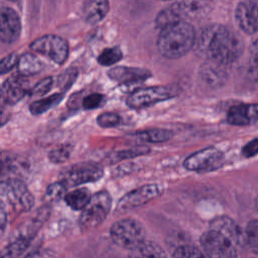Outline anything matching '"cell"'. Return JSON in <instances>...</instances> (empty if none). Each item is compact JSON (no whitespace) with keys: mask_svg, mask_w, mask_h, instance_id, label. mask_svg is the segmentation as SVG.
Listing matches in <instances>:
<instances>
[{"mask_svg":"<svg viewBox=\"0 0 258 258\" xmlns=\"http://www.w3.org/2000/svg\"><path fill=\"white\" fill-rule=\"evenodd\" d=\"M194 47L206 60L228 66L243 51L241 39L221 24H210L196 33Z\"/></svg>","mask_w":258,"mask_h":258,"instance_id":"cell-1","label":"cell"},{"mask_svg":"<svg viewBox=\"0 0 258 258\" xmlns=\"http://www.w3.org/2000/svg\"><path fill=\"white\" fill-rule=\"evenodd\" d=\"M195 38L194 26L183 20L161 29L156 46L162 56L175 59L183 56L194 47Z\"/></svg>","mask_w":258,"mask_h":258,"instance_id":"cell-2","label":"cell"},{"mask_svg":"<svg viewBox=\"0 0 258 258\" xmlns=\"http://www.w3.org/2000/svg\"><path fill=\"white\" fill-rule=\"evenodd\" d=\"M0 204L14 215L28 212L34 205V197L21 178L12 177L0 183Z\"/></svg>","mask_w":258,"mask_h":258,"instance_id":"cell-3","label":"cell"},{"mask_svg":"<svg viewBox=\"0 0 258 258\" xmlns=\"http://www.w3.org/2000/svg\"><path fill=\"white\" fill-rule=\"evenodd\" d=\"M112 205V198L106 190H101L91 197L87 206L82 210L79 226L82 231L97 228L108 216Z\"/></svg>","mask_w":258,"mask_h":258,"instance_id":"cell-4","label":"cell"},{"mask_svg":"<svg viewBox=\"0 0 258 258\" xmlns=\"http://www.w3.org/2000/svg\"><path fill=\"white\" fill-rule=\"evenodd\" d=\"M110 236L115 244L131 250L145 240V230L137 220L122 219L112 225Z\"/></svg>","mask_w":258,"mask_h":258,"instance_id":"cell-5","label":"cell"},{"mask_svg":"<svg viewBox=\"0 0 258 258\" xmlns=\"http://www.w3.org/2000/svg\"><path fill=\"white\" fill-rule=\"evenodd\" d=\"M103 167L93 161H84L66 167L59 174L61 181L67 189L87 182L99 180L103 176Z\"/></svg>","mask_w":258,"mask_h":258,"instance_id":"cell-6","label":"cell"},{"mask_svg":"<svg viewBox=\"0 0 258 258\" xmlns=\"http://www.w3.org/2000/svg\"><path fill=\"white\" fill-rule=\"evenodd\" d=\"M179 90L176 86H153L134 91L127 99V105L134 109L152 106L156 103L169 100L177 96Z\"/></svg>","mask_w":258,"mask_h":258,"instance_id":"cell-7","label":"cell"},{"mask_svg":"<svg viewBox=\"0 0 258 258\" xmlns=\"http://www.w3.org/2000/svg\"><path fill=\"white\" fill-rule=\"evenodd\" d=\"M30 48L57 64H62L69 56L68 41L55 34H45L36 38L30 43Z\"/></svg>","mask_w":258,"mask_h":258,"instance_id":"cell-8","label":"cell"},{"mask_svg":"<svg viewBox=\"0 0 258 258\" xmlns=\"http://www.w3.org/2000/svg\"><path fill=\"white\" fill-rule=\"evenodd\" d=\"M201 245L208 258H237L235 245L216 231L205 232L201 237Z\"/></svg>","mask_w":258,"mask_h":258,"instance_id":"cell-9","label":"cell"},{"mask_svg":"<svg viewBox=\"0 0 258 258\" xmlns=\"http://www.w3.org/2000/svg\"><path fill=\"white\" fill-rule=\"evenodd\" d=\"M224 162V154L216 147L201 149L189 156L183 162V166L189 171H212L220 168Z\"/></svg>","mask_w":258,"mask_h":258,"instance_id":"cell-10","label":"cell"},{"mask_svg":"<svg viewBox=\"0 0 258 258\" xmlns=\"http://www.w3.org/2000/svg\"><path fill=\"white\" fill-rule=\"evenodd\" d=\"M30 91L28 78L19 74L12 75L0 87V104L13 106Z\"/></svg>","mask_w":258,"mask_h":258,"instance_id":"cell-11","label":"cell"},{"mask_svg":"<svg viewBox=\"0 0 258 258\" xmlns=\"http://www.w3.org/2000/svg\"><path fill=\"white\" fill-rule=\"evenodd\" d=\"M162 191V188L158 184H145L137 187L125 196H123L117 205L118 211H128L137 207H140L151 200L157 198Z\"/></svg>","mask_w":258,"mask_h":258,"instance_id":"cell-12","label":"cell"},{"mask_svg":"<svg viewBox=\"0 0 258 258\" xmlns=\"http://www.w3.org/2000/svg\"><path fill=\"white\" fill-rule=\"evenodd\" d=\"M21 33V21L17 12L8 6L0 8V41L15 42Z\"/></svg>","mask_w":258,"mask_h":258,"instance_id":"cell-13","label":"cell"},{"mask_svg":"<svg viewBox=\"0 0 258 258\" xmlns=\"http://www.w3.org/2000/svg\"><path fill=\"white\" fill-rule=\"evenodd\" d=\"M235 18L239 27L247 34L258 32V2L242 1L235 10Z\"/></svg>","mask_w":258,"mask_h":258,"instance_id":"cell-14","label":"cell"},{"mask_svg":"<svg viewBox=\"0 0 258 258\" xmlns=\"http://www.w3.org/2000/svg\"><path fill=\"white\" fill-rule=\"evenodd\" d=\"M227 121L236 126L258 124V103L232 106L228 111Z\"/></svg>","mask_w":258,"mask_h":258,"instance_id":"cell-15","label":"cell"},{"mask_svg":"<svg viewBox=\"0 0 258 258\" xmlns=\"http://www.w3.org/2000/svg\"><path fill=\"white\" fill-rule=\"evenodd\" d=\"M228 238L234 245H242L246 242L245 232L229 217L222 216L211 222V229Z\"/></svg>","mask_w":258,"mask_h":258,"instance_id":"cell-16","label":"cell"},{"mask_svg":"<svg viewBox=\"0 0 258 258\" xmlns=\"http://www.w3.org/2000/svg\"><path fill=\"white\" fill-rule=\"evenodd\" d=\"M151 76L150 71L141 68L115 67L108 71V77L120 84L137 83L146 80Z\"/></svg>","mask_w":258,"mask_h":258,"instance_id":"cell-17","label":"cell"},{"mask_svg":"<svg viewBox=\"0 0 258 258\" xmlns=\"http://www.w3.org/2000/svg\"><path fill=\"white\" fill-rule=\"evenodd\" d=\"M110 4L105 0L86 1L82 7L84 20L89 24H96L103 20L109 12Z\"/></svg>","mask_w":258,"mask_h":258,"instance_id":"cell-18","label":"cell"},{"mask_svg":"<svg viewBox=\"0 0 258 258\" xmlns=\"http://www.w3.org/2000/svg\"><path fill=\"white\" fill-rule=\"evenodd\" d=\"M200 73L203 80L214 87L221 86L227 79L226 66L212 60H206L203 63Z\"/></svg>","mask_w":258,"mask_h":258,"instance_id":"cell-19","label":"cell"},{"mask_svg":"<svg viewBox=\"0 0 258 258\" xmlns=\"http://www.w3.org/2000/svg\"><path fill=\"white\" fill-rule=\"evenodd\" d=\"M128 258H166L163 249L152 241H143L129 250Z\"/></svg>","mask_w":258,"mask_h":258,"instance_id":"cell-20","label":"cell"},{"mask_svg":"<svg viewBox=\"0 0 258 258\" xmlns=\"http://www.w3.org/2000/svg\"><path fill=\"white\" fill-rule=\"evenodd\" d=\"M16 68L19 75L28 78L38 74L43 69V63L32 52H24L19 56Z\"/></svg>","mask_w":258,"mask_h":258,"instance_id":"cell-21","label":"cell"},{"mask_svg":"<svg viewBox=\"0 0 258 258\" xmlns=\"http://www.w3.org/2000/svg\"><path fill=\"white\" fill-rule=\"evenodd\" d=\"M179 21H183V17L181 15L178 2L172 3L169 6L163 8L156 15V18H155L156 27L160 28V30Z\"/></svg>","mask_w":258,"mask_h":258,"instance_id":"cell-22","label":"cell"},{"mask_svg":"<svg viewBox=\"0 0 258 258\" xmlns=\"http://www.w3.org/2000/svg\"><path fill=\"white\" fill-rule=\"evenodd\" d=\"M91 192L87 187L76 188L64 195L66 204L75 211H82L91 200Z\"/></svg>","mask_w":258,"mask_h":258,"instance_id":"cell-23","label":"cell"},{"mask_svg":"<svg viewBox=\"0 0 258 258\" xmlns=\"http://www.w3.org/2000/svg\"><path fill=\"white\" fill-rule=\"evenodd\" d=\"M63 99V93H55L46 98L36 100L29 105V111L32 115H40L47 110L53 108L61 102Z\"/></svg>","mask_w":258,"mask_h":258,"instance_id":"cell-24","label":"cell"},{"mask_svg":"<svg viewBox=\"0 0 258 258\" xmlns=\"http://www.w3.org/2000/svg\"><path fill=\"white\" fill-rule=\"evenodd\" d=\"M31 240L15 237L7 246L0 250V258H16L21 255L30 245Z\"/></svg>","mask_w":258,"mask_h":258,"instance_id":"cell-25","label":"cell"},{"mask_svg":"<svg viewBox=\"0 0 258 258\" xmlns=\"http://www.w3.org/2000/svg\"><path fill=\"white\" fill-rule=\"evenodd\" d=\"M134 135L142 141L150 143H160L169 140L173 133L167 129H149L134 133Z\"/></svg>","mask_w":258,"mask_h":258,"instance_id":"cell-26","label":"cell"},{"mask_svg":"<svg viewBox=\"0 0 258 258\" xmlns=\"http://www.w3.org/2000/svg\"><path fill=\"white\" fill-rule=\"evenodd\" d=\"M182 17H198L206 10L208 3L205 1H182L178 2Z\"/></svg>","mask_w":258,"mask_h":258,"instance_id":"cell-27","label":"cell"},{"mask_svg":"<svg viewBox=\"0 0 258 258\" xmlns=\"http://www.w3.org/2000/svg\"><path fill=\"white\" fill-rule=\"evenodd\" d=\"M73 151V145L72 144H60L58 146L53 147L49 152H48V159L52 163H63L67 161Z\"/></svg>","mask_w":258,"mask_h":258,"instance_id":"cell-28","label":"cell"},{"mask_svg":"<svg viewBox=\"0 0 258 258\" xmlns=\"http://www.w3.org/2000/svg\"><path fill=\"white\" fill-rule=\"evenodd\" d=\"M149 150H150V148L147 146H136V147H133L130 149H124V150L114 152L110 155L109 159L111 162H117V161L133 158V157L145 154Z\"/></svg>","mask_w":258,"mask_h":258,"instance_id":"cell-29","label":"cell"},{"mask_svg":"<svg viewBox=\"0 0 258 258\" xmlns=\"http://www.w3.org/2000/svg\"><path fill=\"white\" fill-rule=\"evenodd\" d=\"M123 57V53L119 47L105 48L98 56V62L101 66H112L120 61Z\"/></svg>","mask_w":258,"mask_h":258,"instance_id":"cell-30","label":"cell"},{"mask_svg":"<svg viewBox=\"0 0 258 258\" xmlns=\"http://www.w3.org/2000/svg\"><path fill=\"white\" fill-rule=\"evenodd\" d=\"M79 76V72L76 68H69L62 74L56 78V86L61 93L67 92L73 86Z\"/></svg>","mask_w":258,"mask_h":258,"instance_id":"cell-31","label":"cell"},{"mask_svg":"<svg viewBox=\"0 0 258 258\" xmlns=\"http://www.w3.org/2000/svg\"><path fill=\"white\" fill-rule=\"evenodd\" d=\"M246 243L258 255V221L252 220L248 223L245 230Z\"/></svg>","mask_w":258,"mask_h":258,"instance_id":"cell-32","label":"cell"},{"mask_svg":"<svg viewBox=\"0 0 258 258\" xmlns=\"http://www.w3.org/2000/svg\"><path fill=\"white\" fill-rule=\"evenodd\" d=\"M173 258H206L203 252L192 245H182L176 248Z\"/></svg>","mask_w":258,"mask_h":258,"instance_id":"cell-33","label":"cell"},{"mask_svg":"<svg viewBox=\"0 0 258 258\" xmlns=\"http://www.w3.org/2000/svg\"><path fill=\"white\" fill-rule=\"evenodd\" d=\"M53 83L54 81L51 77L43 78L30 89L29 93L33 97H41L50 91L51 87L53 86Z\"/></svg>","mask_w":258,"mask_h":258,"instance_id":"cell-34","label":"cell"},{"mask_svg":"<svg viewBox=\"0 0 258 258\" xmlns=\"http://www.w3.org/2000/svg\"><path fill=\"white\" fill-rule=\"evenodd\" d=\"M97 123L102 128L116 127L121 123V117L117 113L106 112L97 117Z\"/></svg>","mask_w":258,"mask_h":258,"instance_id":"cell-35","label":"cell"},{"mask_svg":"<svg viewBox=\"0 0 258 258\" xmlns=\"http://www.w3.org/2000/svg\"><path fill=\"white\" fill-rule=\"evenodd\" d=\"M67 187L61 181H55L49 184L45 191V197L48 201H58L66 195Z\"/></svg>","mask_w":258,"mask_h":258,"instance_id":"cell-36","label":"cell"},{"mask_svg":"<svg viewBox=\"0 0 258 258\" xmlns=\"http://www.w3.org/2000/svg\"><path fill=\"white\" fill-rule=\"evenodd\" d=\"M105 102V96L99 93H92L82 100V107L85 110H93L101 107Z\"/></svg>","mask_w":258,"mask_h":258,"instance_id":"cell-37","label":"cell"},{"mask_svg":"<svg viewBox=\"0 0 258 258\" xmlns=\"http://www.w3.org/2000/svg\"><path fill=\"white\" fill-rule=\"evenodd\" d=\"M18 53L17 52H11L0 59V75L7 74L8 72L12 71L15 67H17L18 62Z\"/></svg>","mask_w":258,"mask_h":258,"instance_id":"cell-38","label":"cell"},{"mask_svg":"<svg viewBox=\"0 0 258 258\" xmlns=\"http://www.w3.org/2000/svg\"><path fill=\"white\" fill-rule=\"evenodd\" d=\"M249 63L252 71L258 73V38L250 45Z\"/></svg>","mask_w":258,"mask_h":258,"instance_id":"cell-39","label":"cell"},{"mask_svg":"<svg viewBox=\"0 0 258 258\" xmlns=\"http://www.w3.org/2000/svg\"><path fill=\"white\" fill-rule=\"evenodd\" d=\"M242 153L245 157H252L258 154V138H254L244 145Z\"/></svg>","mask_w":258,"mask_h":258,"instance_id":"cell-40","label":"cell"},{"mask_svg":"<svg viewBox=\"0 0 258 258\" xmlns=\"http://www.w3.org/2000/svg\"><path fill=\"white\" fill-rule=\"evenodd\" d=\"M54 252L50 249H37L28 254H26L22 258H54Z\"/></svg>","mask_w":258,"mask_h":258,"instance_id":"cell-41","label":"cell"},{"mask_svg":"<svg viewBox=\"0 0 258 258\" xmlns=\"http://www.w3.org/2000/svg\"><path fill=\"white\" fill-rule=\"evenodd\" d=\"M8 222V213L5 208L0 204V238L3 236Z\"/></svg>","mask_w":258,"mask_h":258,"instance_id":"cell-42","label":"cell"},{"mask_svg":"<svg viewBox=\"0 0 258 258\" xmlns=\"http://www.w3.org/2000/svg\"><path fill=\"white\" fill-rule=\"evenodd\" d=\"M9 121V115L0 109V127L4 126Z\"/></svg>","mask_w":258,"mask_h":258,"instance_id":"cell-43","label":"cell"},{"mask_svg":"<svg viewBox=\"0 0 258 258\" xmlns=\"http://www.w3.org/2000/svg\"><path fill=\"white\" fill-rule=\"evenodd\" d=\"M255 204H256V210H257V213H258V197H257V199H256Z\"/></svg>","mask_w":258,"mask_h":258,"instance_id":"cell-44","label":"cell"}]
</instances>
